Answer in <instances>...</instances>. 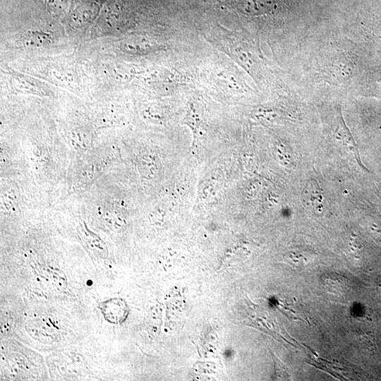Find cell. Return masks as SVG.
Wrapping results in <instances>:
<instances>
[{
    "label": "cell",
    "mask_w": 381,
    "mask_h": 381,
    "mask_svg": "<svg viewBox=\"0 0 381 381\" xmlns=\"http://www.w3.org/2000/svg\"><path fill=\"white\" fill-rule=\"evenodd\" d=\"M121 152L109 144L94 146L71 157L62 198L81 194L111 168L118 164Z\"/></svg>",
    "instance_id": "cell-1"
},
{
    "label": "cell",
    "mask_w": 381,
    "mask_h": 381,
    "mask_svg": "<svg viewBox=\"0 0 381 381\" xmlns=\"http://www.w3.org/2000/svg\"><path fill=\"white\" fill-rule=\"evenodd\" d=\"M205 37L248 73L253 71L256 62L255 54L239 33L217 25Z\"/></svg>",
    "instance_id": "cell-2"
},
{
    "label": "cell",
    "mask_w": 381,
    "mask_h": 381,
    "mask_svg": "<svg viewBox=\"0 0 381 381\" xmlns=\"http://www.w3.org/2000/svg\"><path fill=\"white\" fill-rule=\"evenodd\" d=\"M79 195V215L76 217L75 233L78 238L89 252L98 258L105 259L109 255L108 246L104 240L88 226L83 216V205Z\"/></svg>",
    "instance_id": "cell-3"
},
{
    "label": "cell",
    "mask_w": 381,
    "mask_h": 381,
    "mask_svg": "<svg viewBox=\"0 0 381 381\" xmlns=\"http://www.w3.org/2000/svg\"><path fill=\"white\" fill-rule=\"evenodd\" d=\"M26 327L29 334L41 342L52 343L59 337L56 327L48 320H32L27 324Z\"/></svg>",
    "instance_id": "cell-4"
},
{
    "label": "cell",
    "mask_w": 381,
    "mask_h": 381,
    "mask_svg": "<svg viewBox=\"0 0 381 381\" xmlns=\"http://www.w3.org/2000/svg\"><path fill=\"white\" fill-rule=\"evenodd\" d=\"M99 307L104 319L111 323L121 322L127 313L126 306L120 298H110L101 303Z\"/></svg>",
    "instance_id": "cell-5"
},
{
    "label": "cell",
    "mask_w": 381,
    "mask_h": 381,
    "mask_svg": "<svg viewBox=\"0 0 381 381\" xmlns=\"http://www.w3.org/2000/svg\"><path fill=\"white\" fill-rule=\"evenodd\" d=\"M301 195L303 202L306 207L315 212H322L323 209V197L321 189L316 181H308L303 189Z\"/></svg>",
    "instance_id": "cell-6"
},
{
    "label": "cell",
    "mask_w": 381,
    "mask_h": 381,
    "mask_svg": "<svg viewBox=\"0 0 381 381\" xmlns=\"http://www.w3.org/2000/svg\"><path fill=\"white\" fill-rule=\"evenodd\" d=\"M233 4L238 11L248 16L269 13L273 7L272 0H234Z\"/></svg>",
    "instance_id": "cell-7"
}]
</instances>
